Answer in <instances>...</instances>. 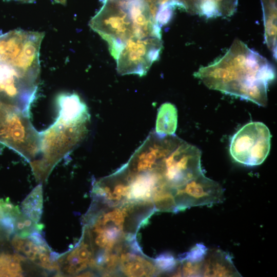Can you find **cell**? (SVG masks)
<instances>
[{"label": "cell", "instance_id": "10", "mask_svg": "<svg viewBox=\"0 0 277 277\" xmlns=\"http://www.w3.org/2000/svg\"><path fill=\"white\" fill-rule=\"evenodd\" d=\"M176 210L198 206H211L224 200V190L217 182L203 173L174 191Z\"/></svg>", "mask_w": 277, "mask_h": 277}, {"label": "cell", "instance_id": "17", "mask_svg": "<svg viewBox=\"0 0 277 277\" xmlns=\"http://www.w3.org/2000/svg\"><path fill=\"white\" fill-rule=\"evenodd\" d=\"M193 13H196L207 18L221 16L219 8L214 0H197Z\"/></svg>", "mask_w": 277, "mask_h": 277}, {"label": "cell", "instance_id": "16", "mask_svg": "<svg viewBox=\"0 0 277 277\" xmlns=\"http://www.w3.org/2000/svg\"><path fill=\"white\" fill-rule=\"evenodd\" d=\"M42 185H37L22 203L24 214L35 223H38L43 210Z\"/></svg>", "mask_w": 277, "mask_h": 277}, {"label": "cell", "instance_id": "1", "mask_svg": "<svg viewBox=\"0 0 277 277\" xmlns=\"http://www.w3.org/2000/svg\"><path fill=\"white\" fill-rule=\"evenodd\" d=\"M194 75L209 89L265 106L275 70L265 58L235 39L222 57L200 68Z\"/></svg>", "mask_w": 277, "mask_h": 277}, {"label": "cell", "instance_id": "8", "mask_svg": "<svg viewBox=\"0 0 277 277\" xmlns=\"http://www.w3.org/2000/svg\"><path fill=\"white\" fill-rule=\"evenodd\" d=\"M162 48L161 39L157 37L129 39L116 60L117 72L121 75H145L159 59Z\"/></svg>", "mask_w": 277, "mask_h": 277}, {"label": "cell", "instance_id": "4", "mask_svg": "<svg viewBox=\"0 0 277 277\" xmlns=\"http://www.w3.org/2000/svg\"><path fill=\"white\" fill-rule=\"evenodd\" d=\"M0 143L18 153L30 164L39 153L41 132L32 125L29 116L5 105L0 117Z\"/></svg>", "mask_w": 277, "mask_h": 277}, {"label": "cell", "instance_id": "7", "mask_svg": "<svg viewBox=\"0 0 277 277\" xmlns=\"http://www.w3.org/2000/svg\"><path fill=\"white\" fill-rule=\"evenodd\" d=\"M201 152L180 138L162 157L160 169L167 183L177 188L203 173Z\"/></svg>", "mask_w": 277, "mask_h": 277}, {"label": "cell", "instance_id": "19", "mask_svg": "<svg viewBox=\"0 0 277 277\" xmlns=\"http://www.w3.org/2000/svg\"><path fill=\"white\" fill-rule=\"evenodd\" d=\"M155 265L161 271H171L175 269L177 262L172 255L169 254H161L155 260Z\"/></svg>", "mask_w": 277, "mask_h": 277}, {"label": "cell", "instance_id": "15", "mask_svg": "<svg viewBox=\"0 0 277 277\" xmlns=\"http://www.w3.org/2000/svg\"><path fill=\"white\" fill-rule=\"evenodd\" d=\"M121 264L124 272L130 276L150 275L157 271L155 266L150 262L133 254H123Z\"/></svg>", "mask_w": 277, "mask_h": 277}, {"label": "cell", "instance_id": "18", "mask_svg": "<svg viewBox=\"0 0 277 277\" xmlns=\"http://www.w3.org/2000/svg\"><path fill=\"white\" fill-rule=\"evenodd\" d=\"M208 249L202 243L196 244L188 252L182 254L178 259L180 262L185 261L192 263L203 262L207 253Z\"/></svg>", "mask_w": 277, "mask_h": 277}, {"label": "cell", "instance_id": "9", "mask_svg": "<svg viewBox=\"0 0 277 277\" xmlns=\"http://www.w3.org/2000/svg\"><path fill=\"white\" fill-rule=\"evenodd\" d=\"M38 82L11 67L0 64V102L14 107L30 116Z\"/></svg>", "mask_w": 277, "mask_h": 277}, {"label": "cell", "instance_id": "20", "mask_svg": "<svg viewBox=\"0 0 277 277\" xmlns=\"http://www.w3.org/2000/svg\"><path fill=\"white\" fill-rule=\"evenodd\" d=\"M4 107H5V104L2 103L0 102V117H1V116L2 115V114L3 113Z\"/></svg>", "mask_w": 277, "mask_h": 277}, {"label": "cell", "instance_id": "3", "mask_svg": "<svg viewBox=\"0 0 277 277\" xmlns=\"http://www.w3.org/2000/svg\"><path fill=\"white\" fill-rule=\"evenodd\" d=\"M44 33L16 29L0 32V64L38 82L39 49Z\"/></svg>", "mask_w": 277, "mask_h": 277}, {"label": "cell", "instance_id": "13", "mask_svg": "<svg viewBox=\"0 0 277 277\" xmlns=\"http://www.w3.org/2000/svg\"><path fill=\"white\" fill-rule=\"evenodd\" d=\"M263 13L265 39L268 48L276 59V0H261Z\"/></svg>", "mask_w": 277, "mask_h": 277}, {"label": "cell", "instance_id": "2", "mask_svg": "<svg viewBox=\"0 0 277 277\" xmlns=\"http://www.w3.org/2000/svg\"><path fill=\"white\" fill-rule=\"evenodd\" d=\"M89 121L58 114L54 123L41 132L39 154L30 164L36 180L45 181L56 165L83 141Z\"/></svg>", "mask_w": 277, "mask_h": 277}, {"label": "cell", "instance_id": "21", "mask_svg": "<svg viewBox=\"0 0 277 277\" xmlns=\"http://www.w3.org/2000/svg\"><path fill=\"white\" fill-rule=\"evenodd\" d=\"M56 3H60L63 5L65 4L66 0H54Z\"/></svg>", "mask_w": 277, "mask_h": 277}, {"label": "cell", "instance_id": "22", "mask_svg": "<svg viewBox=\"0 0 277 277\" xmlns=\"http://www.w3.org/2000/svg\"><path fill=\"white\" fill-rule=\"evenodd\" d=\"M15 1H21L23 2H26V3H30L34 1L35 0H15Z\"/></svg>", "mask_w": 277, "mask_h": 277}, {"label": "cell", "instance_id": "5", "mask_svg": "<svg viewBox=\"0 0 277 277\" xmlns=\"http://www.w3.org/2000/svg\"><path fill=\"white\" fill-rule=\"evenodd\" d=\"M89 26L107 42L115 60L126 42L134 38L132 22L120 0H102Z\"/></svg>", "mask_w": 277, "mask_h": 277}, {"label": "cell", "instance_id": "6", "mask_svg": "<svg viewBox=\"0 0 277 277\" xmlns=\"http://www.w3.org/2000/svg\"><path fill=\"white\" fill-rule=\"evenodd\" d=\"M271 133L266 125L260 122H249L231 137L229 152L236 162L248 166L261 164L268 155Z\"/></svg>", "mask_w": 277, "mask_h": 277}, {"label": "cell", "instance_id": "14", "mask_svg": "<svg viewBox=\"0 0 277 277\" xmlns=\"http://www.w3.org/2000/svg\"><path fill=\"white\" fill-rule=\"evenodd\" d=\"M177 124V111L170 103L163 104L159 108L155 124V133L161 136L175 134Z\"/></svg>", "mask_w": 277, "mask_h": 277}, {"label": "cell", "instance_id": "11", "mask_svg": "<svg viewBox=\"0 0 277 277\" xmlns=\"http://www.w3.org/2000/svg\"><path fill=\"white\" fill-rule=\"evenodd\" d=\"M133 26L134 38L161 39V27L155 23L146 0H120Z\"/></svg>", "mask_w": 277, "mask_h": 277}, {"label": "cell", "instance_id": "12", "mask_svg": "<svg viewBox=\"0 0 277 277\" xmlns=\"http://www.w3.org/2000/svg\"><path fill=\"white\" fill-rule=\"evenodd\" d=\"M230 255L222 250H208L203 262V276H241Z\"/></svg>", "mask_w": 277, "mask_h": 277}]
</instances>
